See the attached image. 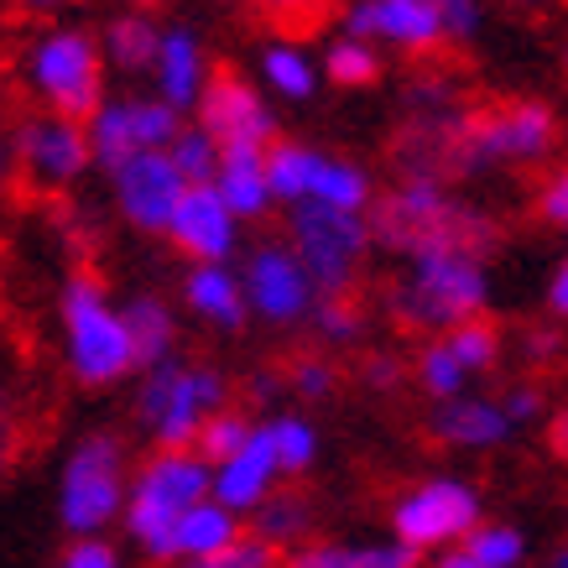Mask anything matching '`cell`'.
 I'll return each mask as SVG.
<instances>
[{"instance_id":"obj_1","label":"cell","mask_w":568,"mask_h":568,"mask_svg":"<svg viewBox=\"0 0 568 568\" xmlns=\"http://www.w3.org/2000/svg\"><path fill=\"white\" fill-rule=\"evenodd\" d=\"M490 256L469 245H433L417 256H396L386 287L371 308L386 313L402 334L433 339L444 328L490 318Z\"/></svg>"},{"instance_id":"obj_2","label":"cell","mask_w":568,"mask_h":568,"mask_svg":"<svg viewBox=\"0 0 568 568\" xmlns=\"http://www.w3.org/2000/svg\"><path fill=\"white\" fill-rule=\"evenodd\" d=\"M564 121L548 100L517 94V100H490L469 104L454 141L444 156V183H485V178H511V173H542L552 168Z\"/></svg>"},{"instance_id":"obj_3","label":"cell","mask_w":568,"mask_h":568,"mask_svg":"<svg viewBox=\"0 0 568 568\" xmlns=\"http://www.w3.org/2000/svg\"><path fill=\"white\" fill-rule=\"evenodd\" d=\"M371 224V245L396 256H417L433 245H469V251H496L500 230L480 204H469L454 193V183L428 173H396L386 193H376V204L365 209Z\"/></svg>"},{"instance_id":"obj_4","label":"cell","mask_w":568,"mask_h":568,"mask_svg":"<svg viewBox=\"0 0 568 568\" xmlns=\"http://www.w3.org/2000/svg\"><path fill=\"white\" fill-rule=\"evenodd\" d=\"M11 84L27 94V110L89 121L94 104L110 94V73L100 63L94 27L84 21H42L17 52H11Z\"/></svg>"},{"instance_id":"obj_5","label":"cell","mask_w":568,"mask_h":568,"mask_svg":"<svg viewBox=\"0 0 568 568\" xmlns=\"http://www.w3.org/2000/svg\"><path fill=\"white\" fill-rule=\"evenodd\" d=\"M58 334H63V371L84 392H110L136 381V355L121 318V297H110L100 272L73 266L58 287Z\"/></svg>"},{"instance_id":"obj_6","label":"cell","mask_w":568,"mask_h":568,"mask_svg":"<svg viewBox=\"0 0 568 568\" xmlns=\"http://www.w3.org/2000/svg\"><path fill=\"white\" fill-rule=\"evenodd\" d=\"M230 402H235V381L224 376L220 365L173 355V361H162L136 376L131 423L152 448H193L204 423L214 413H224Z\"/></svg>"},{"instance_id":"obj_7","label":"cell","mask_w":568,"mask_h":568,"mask_svg":"<svg viewBox=\"0 0 568 568\" xmlns=\"http://www.w3.org/2000/svg\"><path fill=\"white\" fill-rule=\"evenodd\" d=\"M131 444L115 428H89L79 433L58 465V490H52V511L58 527L73 537H104L121 521L125 485H131Z\"/></svg>"},{"instance_id":"obj_8","label":"cell","mask_w":568,"mask_h":568,"mask_svg":"<svg viewBox=\"0 0 568 568\" xmlns=\"http://www.w3.org/2000/svg\"><path fill=\"white\" fill-rule=\"evenodd\" d=\"M199 500H209V465L193 448H152L141 465H131V485H125L121 527L125 542L141 548L146 564H168V537H173L178 517L193 511Z\"/></svg>"},{"instance_id":"obj_9","label":"cell","mask_w":568,"mask_h":568,"mask_svg":"<svg viewBox=\"0 0 568 568\" xmlns=\"http://www.w3.org/2000/svg\"><path fill=\"white\" fill-rule=\"evenodd\" d=\"M282 241L297 256V266L308 272L318 297L365 293V276H371V261H376L365 214H339V209L318 204L282 209Z\"/></svg>"},{"instance_id":"obj_10","label":"cell","mask_w":568,"mask_h":568,"mask_svg":"<svg viewBox=\"0 0 568 568\" xmlns=\"http://www.w3.org/2000/svg\"><path fill=\"white\" fill-rule=\"evenodd\" d=\"M266 189H272L276 209H297V204H318V209H339V214H365L376 204V173L318 146V141H293L282 136L266 146Z\"/></svg>"},{"instance_id":"obj_11","label":"cell","mask_w":568,"mask_h":568,"mask_svg":"<svg viewBox=\"0 0 568 568\" xmlns=\"http://www.w3.org/2000/svg\"><path fill=\"white\" fill-rule=\"evenodd\" d=\"M469 89L444 69V63H423V69L402 84V121L392 136L396 173H428L444 178L448 141L469 115Z\"/></svg>"},{"instance_id":"obj_12","label":"cell","mask_w":568,"mask_h":568,"mask_svg":"<svg viewBox=\"0 0 568 568\" xmlns=\"http://www.w3.org/2000/svg\"><path fill=\"white\" fill-rule=\"evenodd\" d=\"M480 521H485V496L480 485L465 480V475H423L392 500V542H402L413 558H428V552L465 542Z\"/></svg>"},{"instance_id":"obj_13","label":"cell","mask_w":568,"mask_h":568,"mask_svg":"<svg viewBox=\"0 0 568 568\" xmlns=\"http://www.w3.org/2000/svg\"><path fill=\"white\" fill-rule=\"evenodd\" d=\"M500 361H506V334H500V324L475 318V324L444 328V334H433V339H417L413 361H407V381L438 407V402L480 392V381L496 376Z\"/></svg>"},{"instance_id":"obj_14","label":"cell","mask_w":568,"mask_h":568,"mask_svg":"<svg viewBox=\"0 0 568 568\" xmlns=\"http://www.w3.org/2000/svg\"><path fill=\"white\" fill-rule=\"evenodd\" d=\"M11 136V162H17V183H27L42 199H63L94 173L89 156L84 121H63V115H42V110H21L6 125Z\"/></svg>"},{"instance_id":"obj_15","label":"cell","mask_w":568,"mask_h":568,"mask_svg":"<svg viewBox=\"0 0 568 568\" xmlns=\"http://www.w3.org/2000/svg\"><path fill=\"white\" fill-rule=\"evenodd\" d=\"M178 131H183V115L168 110L162 100H152L146 89L104 94V100L94 104V115L84 121L89 156H94L100 173L121 168V162H131V156H141V152H168Z\"/></svg>"},{"instance_id":"obj_16","label":"cell","mask_w":568,"mask_h":568,"mask_svg":"<svg viewBox=\"0 0 568 568\" xmlns=\"http://www.w3.org/2000/svg\"><path fill=\"white\" fill-rule=\"evenodd\" d=\"M235 276H241V297H245V313L266 328H303L308 324L313 293L308 272L297 266V256L287 251L282 235H266V241L245 245L235 256Z\"/></svg>"},{"instance_id":"obj_17","label":"cell","mask_w":568,"mask_h":568,"mask_svg":"<svg viewBox=\"0 0 568 568\" xmlns=\"http://www.w3.org/2000/svg\"><path fill=\"white\" fill-rule=\"evenodd\" d=\"M220 152H266L272 141H282V121H276V104L256 89L251 73L235 69H214L209 73L204 94L189 115Z\"/></svg>"},{"instance_id":"obj_18","label":"cell","mask_w":568,"mask_h":568,"mask_svg":"<svg viewBox=\"0 0 568 568\" xmlns=\"http://www.w3.org/2000/svg\"><path fill=\"white\" fill-rule=\"evenodd\" d=\"M339 32L417 63H438L448 52L444 27L423 0H339Z\"/></svg>"},{"instance_id":"obj_19","label":"cell","mask_w":568,"mask_h":568,"mask_svg":"<svg viewBox=\"0 0 568 568\" xmlns=\"http://www.w3.org/2000/svg\"><path fill=\"white\" fill-rule=\"evenodd\" d=\"M104 178H110V209L121 214V224L136 230V235H152V241H162L178 199L189 193V183L178 178L168 152H141L121 168H110Z\"/></svg>"},{"instance_id":"obj_20","label":"cell","mask_w":568,"mask_h":568,"mask_svg":"<svg viewBox=\"0 0 568 568\" xmlns=\"http://www.w3.org/2000/svg\"><path fill=\"white\" fill-rule=\"evenodd\" d=\"M162 241L173 245L189 266H235V256L245 251V224L224 209V199L209 183H199V189L178 199Z\"/></svg>"},{"instance_id":"obj_21","label":"cell","mask_w":568,"mask_h":568,"mask_svg":"<svg viewBox=\"0 0 568 568\" xmlns=\"http://www.w3.org/2000/svg\"><path fill=\"white\" fill-rule=\"evenodd\" d=\"M209 73H214V58H209L199 27H189V21H162L152 69H146V94L189 121L193 104H199V94H204V84H209Z\"/></svg>"},{"instance_id":"obj_22","label":"cell","mask_w":568,"mask_h":568,"mask_svg":"<svg viewBox=\"0 0 568 568\" xmlns=\"http://www.w3.org/2000/svg\"><path fill=\"white\" fill-rule=\"evenodd\" d=\"M428 433L433 444L459 448V454H496L517 438V428L506 423L496 392H469L454 396V402H438L428 413Z\"/></svg>"},{"instance_id":"obj_23","label":"cell","mask_w":568,"mask_h":568,"mask_svg":"<svg viewBox=\"0 0 568 568\" xmlns=\"http://www.w3.org/2000/svg\"><path fill=\"white\" fill-rule=\"evenodd\" d=\"M276 485H282V475H276L272 448H266V438H261V423L251 428V438H245L230 459L209 465V500L224 506L230 517H241V521L256 511L261 500L272 496Z\"/></svg>"},{"instance_id":"obj_24","label":"cell","mask_w":568,"mask_h":568,"mask_svg":"<svg viewBox=\"0 0 568 568\" xmlns=\"http://www.w3.org/2000/svg\"><path fill=\"white\" fill-rule=\"evenodd\" d=\"M256 89L272 104H313L324 89L318 52L303 37H266L256 48Z\"/></svg>"},{"instance_id":"obj_25","label":"cell","mask_w":568,"mask_h":568,"mask_svg":"<svg viewBox=\"0 0 568 568\" xmlns=\"http://www.w3.org/2000/svg\"><path fill=\"white\" fill-rule=\"evenodd\" d=\"M32 423H37L32 371L21 361V349L0 334V480L21 465V454L32 444Z\"/></svg>"},{"instance_id":"obj_26","label":"cell","mask_w":568,"mask_h":568,"mask_svg":"<svg viewBox=\"0 0 568 568\" xmlns=\"http://www.w3.org/2000/svg\"><path fill=\"white\" fill-rule=\"evenodd\" d=\"M121 318H125V334H131V355H136V376L152 371V365L173 361L183 355V318H178V303L162 293H131L121 297Z\"/></svg>"},{"instance_id":"obj_27","label":"cell","mask_w":568,"mask_h":568,"mask_svg":"<svg viewBox=\"0 0 568 568\" xmlns=\"http://www.w3.org/2000/svg\"><path fill=\"white\" fill-rule=\"evenodd\" d=\"M183 308L214 334H245L251 328L235 266H189L183 272Z\"/></svg>"},{"instance_id":"obj_28","label":"cell","mask_w":568,"mask_h":568,"mask_svg":"<svg viewBox=\"0 0 568 568\" xmlns=\"http://www.w3.org/2000/svg\"><path fill=\"white\" fill-rule=\"evenodd\" d=\"M423 558L392 537H308L303 548L282 552V568H417Z\"/></svg>"},{"instance_id":"obj_29","label":"cell","mask_w":568,"mask_h":568,"mask_svg":"<svg viewBox=\"0 0 568 568\" xmlns=\"http://www.w3.org/2000/svg\"><path fill=\"white\" fill-rule=\"evenodd\" d=\"M245 532L256 542H266L272 552H293L318 532V506H313V496L303 485H276L272 496L245 517Z\"/></svg>"},{"instance_id":"obj_30","label":"cell","mask_w":568,"mask_h":568,"mask_svg":"<svg viewBox=\"0 0 568 568\" xmlns=\"http://www.w3.org/2000/svg\"><path fill=\"white\" fill-rule=\"evenodd\" d=\"M209 189L220 193L224 209L241 224H261L266 214H276L272 189H266V152H220Z\"/></svg>"},{"instance_id":"obj_31","label":"cell","mask_w":568,"mask_h":568,"mask_svg":"<svg viewBox=\"0 0 568 568\" xmlns=\"http://www.w3.org/2000/svg\"><path fill=\"white\" fill-rule=\"evenodd\" d=\"M156 37H162V21L152 11H115V17H104V27L94 32L104 73H125V79L146 73L152 69Z\"/></svg>"},{"instance_id":"obj_32","label":"cell","mask_w":568,"mask_h":568,"mask_svg":"<svg viewBox=\"0 0 568 568\" xmlns=\"http://www.w3.org/2000/svg\"><path fill=\"white\" fill-rule=\"evenodd\" d=\"M371 324H376V308H371V297L355 293V297H318L308 313V339L313 349H324V355H349V349H365L371 345Z\"/></svg>"},{"instance_id":"obj_33","label":"cell","mask_w":568,"mask_h":568,"mask_svg":"<svg viewBox=\"0 0 568 568\" xmlns=\"http://www.w3.org/2000/svg\"><path fill=\"white\" fill-rule=\"evenodd\" d=\"M261 423V438L272 448V465L282 475V485H297L318 465V454H324V433L313 423L308 413H293V407H282V413H266L256 417Z\"/></svg>"},{"instance_id":"obj_34","label":"cell","mask_w":568,"mask_h":568,"mask_svg":"<svg viewBox=\"0 0 568 568\" xmlns=\"http://www.w3.org/2000/svg\"><path fill=\"white\" fill-rule=\"evenodd\" d=\"M532 548H527V532L511 527V521H480L465 542L433 552V568H527Z\"/></svg>"},{"instance_id":"obj_35","label":"cell","mask_w":568,"mask_h":568,"mask_svg":"<svg viewBox=\"0 0 568 568\" xmlns=\"http://www.w3.org/2000/svg\"><path fill=\"white\" fill-rule=\"evenodd\" d=\"M241 532H245L241 517H230V511H224V506H214V500H199L193 511H183V517H178L173 537H168V564H162V568L209 558V552L230 548Z\"/></svg>"},{"instance_id":"obj_36","label":"cell","mask_w":568,"mask_h":568,"mask_svg":"<svg viewBox=\"0 0 568 568\" xmlns=\"http://www.w3.org/2000/svg\"><path fill=\"white\" fill-rule=\"evenodd\" d=\"M318 73H324V84L334 89H376L386 79V52H376L371 42L361 37H345L334 32L318 48Z\"/></svg>"},{"instance_id":"obj_37","label":"cell","mask_w":568,"mask_h":568,"mask_svg":"<svg viewBox=\"0 0 568 568\" xmlns=\"http://www.w3.org/2000/svg\"><path fill=\"white\" fill-rule=\"evenodd\" d=\"M282 376V396H293L297 407H324L334 396L345 392V365L324 355V349H303L293 361L276 371Z\"/></svg>"},{"instance_id":"obj_38","label":"cell","mask_w":568,"mask_h":568,"mask_svg":"<svg viewBox=\"0 0 568 568\" xmlns=\"http://www.w3.org/2000/svg\"><path fill=\"white\" fill-rule=\"evenodd\" d=\"M251 428H256V417L245 413V407H235V402H230V407L209 417L204 433L193 438V454H199L204 465H220V459H230V454H235V448H241L245 438H251Z\"/></svg>"},{"instance_id":"obj_39","label":"cell","mask_w":568,"mask_h":568,"mask_svg":"<svg viewBox=\"0 0 568 568\" xmlns=\"http://www.w3.org/2000/svg\"><path fill=\"white\" fill-rule=\"evenodd\" d=\"M168 162L178 168V178L189 183V189H199V183H214V168H220V146L199 131L193 121H183V131L173 136V146H168Z\"/></svg>"},{"instance_id":"obj_40","label":"cell","mask_w":568,"mask_h":568,"mask_svg":"<svg viewBox=\"0 0 568 568\" xmlns=\"http://www.w3.org/2000/svg\"><path fill=\"white\" fill-rule=\"evenodd\" d=\"M423 6H428L433 17H438V27H444L448 52L480 42L485 21H490V0H423Z\"/></svg>"},{"instance_id":"obj_41","label":"cell","mask_w":568,"mask_h":568,"mask_svg":"<svg viewBox=\"0 0 568 568\" xmlns=\"http://www.w3.org/2000/svg\"><path fill=\"white\" fill-rule=\"evenodd\" d=\"M496 402H500V413H506V423H511L517 433L548 423V413H552V396L537 376H521V381H511V386H500Z\"/></svg>"},{"instance_id":"obj_42","label":"cell","mask_w":568,"mask_h":568,"mask_svg":"<svg viewBox=\"0 0 568 568\" xmlns=\"http://www.w3.org/2000/svg\"><path fill=\"white\" fill-rule=\"evenodd\" d=\"M532 220L552 235H564L568 224V173L564 168H542L537 173V189H532Z\"/></svg>"},{"instance_id":"obj_43","label":"cell","mask_w":568,"mask_h":568,"mask_svg":"<svg viewBox=\"0 0 568 568\" xmlns=\"http://www.w3.org/2000/svg\"><path fill=\"white\" fill-rule=\"evenodd\" d=\"M355 381H361L371 396H392L407 386V361L392 355V349H361V361H355Z\"/></svg>"},{"instance_id":"obj_44","label":"cell","mask_w":568,"mask_h":568,"mask_svg":"<svg viewBox=\"0 0 568 568\" xmlns=\"http://www.w3.org/2000/svg\"><path fill=\"white\" fill-rule=\"evenodd\" d=\"M220 6H245V11H256V17L276 21V27H313L339 0H220Z\"/></svg>"},{"instance_id":"obj_45","label":"cell","mask_w":568,"mask_h":568,"mask_svg":"<svg viewBox=\"0 0 568 568\" xmlns=\"http://www.w3.org/2000/svg\"><path fill=\"white\" fill-rule=\"evenodd\" d=\"M173 568H282V552H272L266 542H256L251 532H241L230 548L193 558V564H173Z\"/></svg>"},{"instance_id":"obj_46","label":"cell","mask_w":568,"mask_h":568,"mask_svg":"<svg viewBox=\"0 0 568 568\" xmlns=\"http://www.w3.org/2000/svg\"><path fill=\"white\" fill-rule=\"evenodd\" d=\"M517 349H521V365H532V371H548V365L564 361V328H558V324H542V318H537V324L521 328Z\"/></svg>"},{"instance_id":"obj_47","label":"cell","mask_w":568,"mask_h":568,"mask_svg":"<svg viewBox=\"0 0 568 568\" xmlns=\"http://www.w3.org/2000/svg\"><path fill=\"white\" fill-rule=\"evenodd\" d=\"M58 568H125V552L110 537H73L58 552Z\"/></svg>"},{"instance_id":"obj_48","label":"cell","mask_w":568,"mask_h":568,"mask_svg":"<svg viewBox=\"0 0 568 568\" xmlns=\"http://www.w3.org/2000/svg\"><path fill=\"white\" fill-rule=\"evenodd\" d=\"M564 313H568V261L558 256L542 276V324H558L564 328Z\"/></svg>"},{"instance_id":"obj_49","label":"cell","mask_w":568,"mask_h":568,"mask_svg":"<svg viewBox=\"0 0 568 568\" xmlns=\"http://www.w3.org/2000/svg\"><path fill=\"white\" fill-rule=\"evenodd\" d=\"M6 6H17L21 17H42V21H58L69 11L73 0H6Z\"/></svg>"},{"instance_id":"obj_50","label":"cell","mask_w":568,"mask_h":568,"mask_svg":"<svg viewBox=\"0 0 568 568\" xmlns=\"http://www.w3.org/2000/svg\"><path fill=\"white\" fill-rule=\"evenodd\" d=\"M17 189V162H11V136H6V121H0V204Z\"/></svg>"},{"instance_id":"obj_51","label":"cell","mask_w":568,"mask_h":568,"mask_svg":"<svg viewBox=\"0 0 568 568\" xmlns=\"http://www.w3.org/2000/svg\"><path fill=\"white\" fill-rule=\"evenodd\" d=\"M500 6H511V11H521V17H548L558 0H500Z\"/></svg>"},{"instance_id":"obj_52","label":"cell","mask_w":568,"mask_h":568,"mask_svg":"<svg viewBox=\"0 0 568 568\" xmlns=\"http://www.w3.org/2000/svg\"><path fill=\"white\" fill-rule=\"evenodd\" d=\"M6 94H11V52L0 48V104H6Z\"/></svg>"},{"instance_id":"obj_53","label":"cell","mask_w":568,"mask_h":568,"mask_svg":"<svg viewBox=\"0 0 568 568\" xmlns=\"http://www.w3.org/2000/svg\"><path fill=\"white\" fill-rule=\"evenodd\" d=\"M115 6H121V11H162V6H168V0H115Z\"/></svg>"},{"instance_id":"obj_54","label":"cell","mask_w":568,"mask_h":568,"mask_svg":"<svg viewBox=\"0 0 568 568\" xmlns=\"http://www.w3.org/2000/svg\"><path fill=\"white\" fill-rule=\"evenodd\" d=\"M548 568H568V552L558 548V552H552V558H548Z\"/></svg>"}]
</instances>
